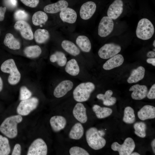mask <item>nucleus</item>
<instances>
[{
	"label": "nucleus",
	"mask_w": 155,
	"mask_h": 155,
	"mask_svg": "<svg viewBox=\"0 0 155 155\" xmlns=\"http://www.w3.org/2000/svg\"><path fill=\"white\" fill-rule=\"evenodd\" d=\"M20 115L12 116L6 118L0 126V131L9 138L15 137L18 135L17 125L22 122Z\"/></svg>",
	"instance_id": "obj_1"
},
{
	"label": "nucleus",
	"mask_w": 155,
	"mask_h": 155,
	"mask_svg": "<svg viewBox=\"0 0 155 155\" xmlns=\"http://www.w3.org/2000/svg\"><path fill=\"white\" fill-rule=\"evenodd\" d=\"M95 88V85L92 82L82 83L74 90L73 92V98L78 102L86 101L89 99Z\"/></svg>",
	"instance_id": "obj_2"
},
{
	"label": "nucleus",
	"mask_w": 155,
	"mask_h": 155,
	"mask_svg": "<svg viewBox=\"0 0 155 155\" xmlns=\"http://www.w3.org/2000/svg\"><path fill=\"white\" fill-rule=\"evenodd\" d=\"M86 137L88 146L94 150L101 149L106 144L105 140L100 135L98 130L95 127H91L86 131Z\"/></svg>",
	"instance_id": "obj_3"
},
{
	"label": "nucleus",
	"mask_w": 155,
	"mask_h": 155,
	"mask_svg": "<svg viewBox=\"0 0 155 155\" xmlns=\"http://www.w3.org/2000/svg\"><path fill=\"white\" fill-rule=\"evenodd\" d=\"M1 69L3 72L10 74L8 81L10 84L16 85L20 81L21 74L13 59H9L3 62L1 65Z\"/></svg>",
	"instance_id": "obj_4"
},
{
	"label": "nucleus",
	"mask_w": 155,
	"mask_h": 155,
	"mask_svg": "<svg viewBox=\"0 0 155 155\" xmlns=\"http://www.w3.org/2000/svg\"><path fill=\"white\" fill-rule=\"evenodd\" d=\"M154 32V26L149 20L143 18L139 20L136 30L138 38L144 40H148L152 38Z\"/></svg>",
	"instance_id": "obj_5"
},
{
	"label": "nucleus",
	"mask_w": 155,
	"mask_h": 155,
	"mask_svg": "<svg viewBox=\"0 0 155 155\" xmlns=\"http://www.w3.org/2000/svg\"><path fill=\"white\" fill-rule=\"evenodd\" d=\"M38 102V99L35 97L22 100L17 107V112L20 115H27L36 108Z\"/></svg>",
	"instance_id": "obj_6"
},
{
	"label": "nucleus",
	"mask_w": 155,
	"mask_h": 155,
	"mask_svg": "<svg viewBox=\"0 0 155 155\" xmlns=\"http://www.w3.org/2000/svg\"><path fill=\"white\" fill-rule=\"evenodd\" d=\"M111 147L113 150L118 152L119 155H129L134 150L135 144L133 140L128 137L125 140L123 144L115 142L112 144Z\"/></svg>",
	"instance_id": "obj_7"
},
{
	"label": "nucleus",
	"mask_w": 155,
	"mask_h": 155,
	"mask_svg": "<svg viewBox=\"0 0 155 155\" xmlns=\"http://www.w3.org/2000/svg\"><path fill=\"white\" fill-rule=\"evenodd\" d=\"M121 50L119 44L113 43L106 44L99 50L98 54L99 57L104 59H107L118 54Z\"/></svg>",
	"instance_id": "obj_8"
},
{
	"label": "nucleus",
	"mask_w": 155,
	"mask_h": 155,
	"mask_svg": "<svg viewBox=\"0 0 155 155\" xmlns=\"http://www.w3.org/2000/svg\"><path fill=\"white\" fill-rule=\"evenodd\" d=\"M47 147L45 142L42 139L38 138L35 140L30 146L27 155H46Z\"/></svg>",
	"instance_id": "obj_9"
},
{
	"label": "nucleus",
	"mask_w": 155,
	"mask_h": 155,
	"mask_svg": "<svg viewBox=\"0 0 155 155\" xmlns=\"http://www.w3.org/2000/svg\"><path fill=\"white\" fill-rule=\"evenodd\" d=\"M114 26V22L111 18L108 16L103 17L98 26V35L102 37L108 36L113 31Z\"/></svg>",
	"instance_id": "obj_10"
},
{
	"label": "nucleus",
	"mask_w": 155,
	"mask_h": 155,
	"mask_svg": "<svg viewBox=\"0 0 155 155\" xmlns=\"http://www.w3.org/2000/svg\"><path fill=\"white\" fill-rule=\"evenodd\" d=\"M15 29L19 31L21 36L24 38L31 40L34 38V35L30 25L24 21H17L14 26Z\"/></svg>",
	"instance_id": "obj_11"
},
{
	"label": "nucleus",
	"mask_w": 155,
	"mask_h": 155,
	"mask_svg": "<svg viewBox=\"0 0 155 155\" xmlns=\"http://www.w3.org/2000/svg\"><path fill=\"white\" fill-rule=\"evenodd\" d=\"M73 86V82L70 80L62 81L55 88L53 92L54 96L57 98L64 96L72 89Z\"/></svg>",
	"instance_id": "obj_12"
},
{
	"label": "nucleus",
	"mask_w": 155,
	"mask_h": 155,
	"mask_svg": "<svg viewBox=\"0 0 155 155\" xmlns=\"http://www.w3.org/2000/svg\"><path fill=\"white\" fill-rule=\"evenodd\" d=\"M123 3L122 0H115L109 6L107 11V16L113 20L117 19L123 11Z\"/></svg>",
	"instance_id": "obj_13"
},
{
	"label": "nucleus",
	"mask_w": 155,
	"mask_h": 155,
	"mask_svg": "<svg viewBox=\"0 0 155 155\" xmlns=\"http://www.w3.org/2000/svg\"><path fill=\"white\" fill-rule=\"evenodd\" d=\"M96 8V5L93 1H88L84 3L80 10L81 18L85 20L90 19L95 13Z\"/></svg>",
	"instance_id": "obj_14"
},
{
	"label": "nucleus",
	"mask_w": 155,
	"mask_h": 155,
	"mask_svg": "<svg viewBox=\"0 0 155 155\" xmlns=\"http://www.w3.org/2000/svg\"><path fill=\"white\" fill-rule=\"evenodd\" d=\"M73 115L75 119L82 123H86L88 119L86 108L84 105L78 102L75 105L73 110Z\"/></svg>",
	"instance_id": "obj_15"
},
{
	"label": "nucleus",
	"mask_w": 155,
	"mask_h": 155,
	"mask_svg": "<svg viewBox=\"0 0 155 155\" xmlns=\"http://www.w3.org/2000/svg\"><path fill=\"white\" fill-rule=\"evenodd\" d=\"M129 91H132L131 97L135 100H141L145 98L148 92L147 87L145 85L136 84L131 86Z\"/></svg>",
	"instance_id": "obj_16"
},
{
	"label": "nucleus",
	"mask_w": 155,
	"mask_h": 155,
	"mask_svg": "<svg viewBox=\"0 0 155 155\" xmlns=\"http://www.w3.org/2000/svg\"><path fill=\"white\" fill-rule=\"evenodd\" d=\"M59 16L63 22L71 24L75 22L77 18L76 11L69 7H67L60 11Z\"/></svg>",
	"instance_id": "obj_17"
},
{
	"label": "nucleus",
	"mask_w": 155,
	"mask_h": 155,
	"mask_svg": "<svg viewBox=\"0 0 155 155\" xmlns=\"http://www.w3.org/2000/svg\"><path fill=\"white\" fill-rule=\"evenodd\" d=\"M124 61L123 55L120 54H117L107 60L103 65L102 67L105 70H110L121 66Z\"/></svg>",
	"instance_id": "obj_18"
},
{
	"label": "nucleus",
	"mask_w": 155,
	"mask_h": 155,
	"mask_svg": "<svg viewBox=\"0 0 155 155\" xmlns=\"http://www.w3.org/2000/svg\"><path fill=\"white\" fill-rule=\"evenodd\" d=\"M68 3L65 0H60L57 2L48 5L44 7L45 12L49 13H55L61 11L67 7Z\"/></svg>",
	"instance_id": "obj_19"
},
{
	"label": "nucleus",
	"mask_w": 155,
	"mask_h": 155,
	"mask_svg": "<svg viewBox=\"0 0 155 155\" xmlns=\"http://www.w3.org/2000/svg\"><path fill=\"white\" fill-rule=\"evenodd\" d=\"M50 123L53 130L58 132L64 128L67 124V121L63 116L56 115L51 118Z\"/></svg>",
	"instance_id": "obj_20"
},
{
	"label": "nucleus",
	"mask_w": 155,
	"mask_h": 155,
	"mask_svg": "<svg viewBox=\"0 0 155 155\" xmlns=\"http://www.w3.org/2000/svg\"><path fill=\"white\" fill-rule=\"evenodd\" d=\"M137 116L142 121L154 119L155 118V107L150 105H145L138 112Z\"/></svg>",
	"instance_id": "obj_21"
},
{
	"label": "nucleus",
	"mask_w": 155,
	"mask_h": 155,
	"mask_svg": "<svg viewBox=\"0 0 155 155\" xmlns=\"http://www.w3.org/2000/svg\"><path fill=\"white\" fill-rule=\"evenodd\" d=\"M145 71L144 68L142 66H140L137 69H133L127 80V82L132 84L141 80L144 76Z\"/></svg>",
	"instance_id": "obj_22"
},
{
	"label": "nucleus",
	"mask_w": 155,
	"mask_h": 155,
	"mask_svg": "<svg viewBox=\"0 0 155 155\" xmlns=\"http://www.w3.org/2000/svg\"><path fill=\"white\" fill-rule=\"evenodd\" d=\"M84 129L82 125L80 122L74 124L71 129L69 137L72 139L78 140L82 138L84 134Z\"/></svg>",
	"instance_id": "obj_23"
},
{
	"label": "nucleus",
	"mask_w": 155,
	"mask_h": 155,
	"mask_svg": "<svg viewBox=\"0 0 155 155\" xmlns=\"http://www.w3.org/2000/svg\"><path fill=\"white\" fill-rule=\"evenodd\" d=\"M62 48L70 55L76 56L80 53V50L77 46L72 42L67 40H63L61 43Z\"/></svg>",
	"instance_id": "obj_24"
},
{
	"label": "nucleus",
	"mask_w": 155,
	"mask_h": 155,
	"mask_svg": "<svg viewBox=\"0 0 155 155\" xmlns=\"http://www.w3.org/2000/svg\"><path fill=\"white\" fill-rule=\"evenodd\" d=\"M76 43L83 52L88 53L91 49V44L88 38L84 35H80L76 39Z\"/></svg>",
	"instance_id": "obj_25"
},
{
	"label": "nucleus",
	"mask_w": 155,
	"mask_h": 155,
	"mask_svg": "<svg viewBox=\"0 0 155 155\" xmlns=\"http://www.w3.org/2000/svg\"><path fill=\"white\" fill-rule=\"evenodd\" d=\"M65 67V72L72 76L78 75L80 72L79 65L77 61L74 59H72L67 62Z\"/></svg>",
	"instance_id": "obj_26"
},
{
	"label": "nucleus",
	"mask_w": 155,
	"mask_h": 155,
	"mask_svg": "<svg viewBox=\"0 0 155 155\" xmlns=\"http://www.w3.org/2000/svg\"><path fill=\"white\" fill-rule=\"evenodd\" d=\"M113 92L111 90H107L104 94H99L96 96L97 98L103 101L104 105L107 106L113 105L116 102V98L114 97H112Z\"/></svg>",
	"instance_id": "obj_27"
},
{
	"label": "nucleus",
	"mask_w": 155,
	"mask_h": 155,
	"mask_svg": "<svg viewBox=\"0 0 155 155\" xmlns=\"http://www.w3.org/2000/svg\"><path fill=\"white\" fill-rule=\"evenodd\" d=\"M3 42L5 46L11 49L18 50L20 47L19 41L11 33H8L6 35Z\"/></svg>",
	"instance_id": "obj_28"
},
{
	"label": "nucleus",
	"mask_w": 155,
	"mask_h": 155,
	"mask_svg": "<svg viewBox=\"0 0 155 155\" xmlns=\"http://www.w3.org/2000/svg\"><path fill=\"white\" fill-rule=\"evenodd\" d=\"M92 109L98 119H103L108 117L112 113V110L111 108L101 107L97 104L94 105Z\"/></svg>",
	"instance_id": "obj_29"
},
{
	"label": "nucleus",
	"mask_w": 155,
	"mask_h": 155,
	"mask_svg": "<svg viewBox=\"0 0 155 155\" xmlns=\"http://www.w3.org/2000/svg\"><path fill=\"white\" fill-rule=\"evenodd\" d=\"M34 37L37 43L42 44L46 42L49 39L50 34L48 31L46 29H38L35 31Z\"/></svg>",
	"instance_id": "obj_30"
},
{
	"label": "nucleus",
	"mask_w": 155,
	"mask_h": 155,
	"mask_svg": "<svg viewBox=\"0 0 155 155\" xmlns=\"http://www.w3.org/2000/svg\"><path fill=\"white\" fill-rule=\"evenodd\" d=\"M25 55L28 57L34 58L38 57L42 53L40 47L35 45L27 46L24 50Z\"/></svg>",
	"instance_id": "obj_31"
},
{
	"label": "nucleus",
	"mask_w": 155,
	"mask_h": 155,
	"mask_svg": "<svg viewBox=\"0 0 155 155\" xmlns=\"http://www.w3.org/2000/svg\"><path fill=\"white\" fill-rule=\"evenodd\" d=\"M48 19L47 14L42 11H38L33 15L32 20L34 25L38 26L46 22Z\"/></svg>",
	"instance_id": "obj_32"
},
{
	"label": "nucleus",
	"mask_w": 155,
	"mask_h": 155,
	"mask_svg": "<svg viewBox=\"0 0 155 155\" xmlns=\"http://www.w3.org/2000/svg\"><path fill=\"white\" fill-rule=\"evenodd\" d=\"M135 118L134 111L133 108L130 106H127L124 110L123 121L127 123H133L135 121Z\"/></svg>",
	"instance_id": "obj_33"
},
{
	"label": "nucleus",
	"mask_w": 155,
	"mask_h": 155,
	"mask_svg": "<svg viewBox=\"0 0 155 155\" xmlns=\"http://www.w3.org/2000/svg\"><path fill=\"white\" fill-rule=\"evenodd\" d=\"M11 151L8 139L0 135V155H8Z\"/></svg>",
	"instance_id": "obj_34"
},
{
	"label": "nucleus",
	"mask_w": 155,
	"mask_h": 155,
	"mask_svg": "<svg viewBox=\"0 0 155 155\" xmlns=\"http://www.w3.org/2000/svg\"><path fill=\"white\" fill-rule=\"evenodd\" d=\"M133 127L135 130L134 133L136 135L142 138L146 137L147 127L144 123L142 122H136L134 124Z\"/></svg>",
	"instance_id": "obj_35"
},
{
	"label": "nucleus",
	"mask_w": 155,
	"mask_h": 155,
	"mask_svg": "<svg viewBox=\"0 0 155 155\" xmlns=\"http://www.w3.org/2000/svg\"><path fill=\"white\" fill-rule=\"evenodd\" d=\"M54 53L57 59L56 62L60 67L65 66L67 62V59L65 54L61 51H57Z\"/></svg>",
	"instance_id": "obj_36"
},
{
	"label": "nucleus",
	"mask_w": 155,
	"mask_h": 155,
	"mask_svg": "<svg viewBox=\"0 0 155 155\" xmlns=\"http://www.w3.org/2000/svg\"><path fill=\"white\" fill-rule=\"evenodd\" d=\"M69 153L71 155H89V154L85 149L82 148L74 146L69 149Z\"/></svg>",
	"instance_id": "obj_37"
},
{
	"label": "nucleus",
	"mask_w": 155,
	"mask_h": 155,
	"mask_svg": "<svg viewBox=\"0 0 155 155\" xmlns=\"http://www.w3.org/2000/svg\"><path fill=\"white\" fill-rule=\"evenodd\" d=\"M14 17L15 19L17 21H26L28 18V14L24 10L18 9L14 13Z\"/></svg>",
	"instance_id": "obj_38"
},
{
	"label": "nucleus",
	"mask_w": 155,
	"mask_h": 155,
	"mask_svg": "<svg viewBox=\"0 0 155 155\" xmlns=\"http://www.w3.org/2000/svg\"><path fill=\"white\" fill-rule=\"evenodd\" d=\"M32 92L25 86H22L20 90V100H26L30 98Z\"/></svg>",
	"instance_id": "obj_39"
},
{
	"label": "nucleus",
	"mask_w": 155,
	"mask_h": 155,
	"mask_svg": "<svg viewBox=\"0 0 155 155\" xmlns=\"http://www.w3.org/2000/svg\"><path fill=\"white\" fill-rule=\"evenodd\" d=\"M26 6L34 8L36 7L39 3V0H20Z\"/></svg>",
	"instance_id": "obj_40"
},
{
	"label": "nucleus",
	"mask_w": 155,
	"mask_h": 155,
	"mask_svg": "<svg viewBox=\"0 0 155 155\" xmlns=\"http://www.w3.org/2000/svg\"><path fill=\"white\" fill-rule=\"evenodd\" d=\"M5 5L10 9L15 8L17 6V0H4Z\"/></svg>",
	"instance_id": "obj_41"
},
{
	"label": "nucleus",
	"mask_w": 155,
	"mask_h": 155,
	"mask_svg": "<svg viewBox=\"0 0 155 155\" xmlns=\"http://www.w3.org/2000/svg\"><path fill=\"white\" fill-rule=\"evenodd\" d=\"M147 96L150 99L155 98V84H153L150 88L149 92H148Z\"/></svg>",
	"instance_id": "obj_42"
},
{
	"label": "nucleus",
	"mask_w": 155,
	"mask_h": 155,
	"mask_svg": "<svg viewBox=\"0 0 155 155\" xmlns=\"http://www.w3.org/2000/svg\"><path fill=\"white\" fill-rule=\"evenodd\" d=\"M21 146L18 144L14 146L13 150L11 153L12 155H20L21 154Z\"/></svg>",
	"instance_id": "obj_43"
},
{
	"label": "nucleus",
	"mask_w": 155,
	"mask_h": 155,
	"mask_svg": "<svg viewBox=\"0 0 155 155\" xmlns=\"http://www.w3.org/2000/svg\"><path fill=\"white\" fill-rule=\"evenodd\" d=\"M6 9V7H2L0 6V21L3 20Z\"/></svg>",
	"instance_id": "obj_44"
},
{
	"label": "nucleus",
	"mask_w": 155,
	"mask_h": 155,
	"mask_svg": "<svg viewBox=\"0 0 155 155\" xmlns=\"http://www.w3.org/2000/svg\"><path fill=\"white\" fill-rule=\"evenodd\" d=\"M146 62L147 63L152 64L153 66H155V58H149L147 59Z\"/></svg>",
	"instance_id": "obj_45"
},
{
	"label": "nucleus",
	"mask_w": 155,
	"mask_h": 155,
	"mask_svg": "<svg viewBox=\"0 0 155 155\" xmlns=\"http://www.w3.org/2000/svg\"><path fill=\"white\" fill-rule=\"evenodd\" d=\"M50 61L52 63L56 62V57L54 53L51 55L50 57Z\"/></svg>",
	"instance_id": "obj_46"
},
{
	"label": "nucleus",
	"mask_w": 155,
	"mask_h": 155,
	"mask_svg": "<svg viewBox=\"0 0 155 155\" xmlns=\"http://www.w3.org/2000/svg\"><path fill=\"white\" fill-rule=\"evenodd\" d=\"M147 56L148 57H154L155 56V53L154 51H149L147 53Z\"/></svg>",
	"instance_id": "obj_47"
},
{
	"label": "nucleus",
	"mask_w": 155,
	"mask_h": 155,
	"mask_svg": "<svg viewBox=\"0 0 155 155\" xmlns=\"http://www.w3.org/2000/svg\"><path fill=\"white\" fill-rule=\"evenodd\" d=\"M151 145L153 152L155 154V139H154L151 143Z\"/></svg>",
	"instance_id": "obj_48"
},
{
	"label": "nucleus",
	"mask_w": 155,
	"mask_h": 155,
	"mask_svg": "<svg viewBox=\"0 0 155 155\" xmlns=\"http://www.w3.org/2000/svg\"><path fill=\"white\" fill-rule=\"evenodd\" d=\"M3 82L2 80L0 77V92L1 91L3 88Z\"/></svg>",
	"instance_id": "obj_49"
},
{
	"label": "nucleus",
	"mask_w": 155,
	"mask_h": 155,
	"mask_svg": "<svg viewBox=\"0 0 155 155\" xmlns=\"http://www.w3.org/2000/svg\"><path fill=\"white\" fill-rule=\"evenodd\" d=\"M130 155H140V154L137 152H134L133 153H131Z\"/></svg>",
	"instance_id": "obj_50"
},
{
	"label": "nucleus",
	"mask_w": 155,
	"mask_h": 155,
	"mask_svg": "<svg viewBox=\"0 0 155 155\" xmlns=\"http://www.w3.org/2000/svg\"><path fill=\"white\" fill-rule=\"evenodd\" d=\"M153 46L155 47V40H154L153 43Z\"/></svg>",
	"instance_id": "obj_51"
},
{
	"label": "nucleus",
	"mask_w": 155,
	"mask_h": 155,
	"mask_svg": "<svg viewBox=\"0 0 155 155\" xmlns=\"http://www.w3.org/2000/svg\"></svg>",
	"instance_id": "obj_52"
}]
</instances>
